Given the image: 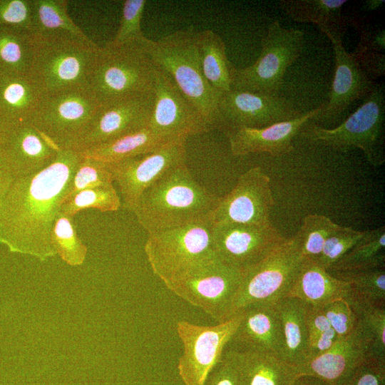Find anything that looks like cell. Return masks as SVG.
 Instances as JSON below:
<instances>
[{"label":"cell","mask_w":385,"mask_h":385,"mask_svg":"<svg viewBox=\"0 0 385 385\" xmlns=\"http://www.w3.org/2000/svg\"><path fill=\"white\" fill-rule=\"evenodd\" d=\"M82 158L80 151L61 148L43 170L14 179L0 202L1 244L41 260L56 255L52 226Z\"/></svg>","instance_id":"cell-1"},{"label":"cell","mask_w":385,"mask_h":385,"mask_svg":"<svg viewBox=\"0 0 385 385\" xmlns=\"http://www.w3.org/2000/svg\"><path fill=\"white\" fill-rule=\"evenodd\" d=\"M220 199L195 181L185 160L146 188L132 212L150 235L210 217Z\"/></svg>","instance_id":"cell-2"},{"label":"cell","mask_w":385,"mask_h":385,"mask_svg":"<svg viewBox=\"0 0 385 385\" xmlns=\"http://www.w3.org/2000/svg\"><path fill=\"white\" fill-rule=\"evenodd\" d=\"M30 76L43 95L88 87L100 47L66 33L32 34Z\"/></svg>","instance_id":"cell-3"},{"label":"cell","mask_w":385,"mask_h":385,"mask_svg":"<svg viewBox=\"0 0 385 385\" xmlns=\"http://www.w3.org/2000/svg\"><path fill=\"white\" fill-rule=\"evenodd\" d=\"M384 120V84L376 83L361 106L337 127L324 128L308 121L298 136L338 152L360 148L367 161L377 167L385 162Z\"/></svg>","instance_id":"cell-4"},{"label":"cell","mask_w":385,"mask_h":385,"mask_svg":"<svg viewBox=\"0 0 385 385\" xmlns=\"http://www.w3.org/2000/svg\"><path fill=\"white\" fill-rule=\"evenodd\" d=\"M197 30L190 26L158 40L148 38L146 48L153 63L167 73L183 95L213 128V118L220 93L206 81L197 46Z\"/></svg>","instance_id":"cell-5"},{"label":"cell","mask_w":385,"mask_h":385,"mask_svg":"<svg viewBox=\"0 0 385 385\" xmlns=\"http://www.w3.org/2000/svg\"><path fill=\"white\" fill-rule=\"evenodd\" d=\"M147 40L100 47L88 82L100 104L153 91L155 65L146 48Z\"/></svg>","instance_id":"cell-6"},{"label":"cell","mask_w":385,"mask_h":385,"mask_svg":"<svg viewBox=\"0 0 385 385\" xmlns=\"http://www.w3.org/2000/svg\"><path fill=\"white\" fill-rule=\"evenodd\" d=\"M241 277L242 270L223 262L212 252L190 263L164 284L222 323L232 317V302Z\"/></svg>","instance_id":"cell-7"},{"label":"cell","mask_w":385,"mask_h":385,"mask_svg":"<svg viewBox=\"0 0 385 385\" xmlns=\"http://www.w3.org/2000/svg\"><path fill=\"white\" fill-rule=\"evenodd\" d=\"M304 258L294 235L260 262L242 270V277L231 306L233 317L245 307L276 302L287 297Z\"/></svg>","instance_id":"cell-8"},{"label":"cell","mask_w":385,"mask_h":385,"mask_svg":"<svg viewBox=\"0 0 385 385\" xmlns=\"http://www.w3.org/2000/svg\"><path fill=\"white\" fill-rule=\"evenodd\" d=\"M304 34L272 22L262 39L257 61L243 68H235L231 89L250 93L279 94L287 69L300 56Z\"/></svg>","instance_id":"cell-9"},{"label":"cell","mask_w":385,"mask_h":385,"mask_svg":"<svg viewBox=\"0 0 385 385\" xmlns=\"http://www.w3.org/2000/svg\"><path fill=\"white\" fill-rule=\"evenodd\" d=\"M99 106L88 87L43 95L30 121L60 149H72Z\"/></svg>","instance_id":"cell-10"},{"label":"cell","mask_w":385,"mask_h":385,"mask_svg":"<svg viewBox=\"0 0 385 385\" xmlns=\"http://www.w3.org/2000/svg\"><path fill=\"white\" fill-rule=\"evenodd\" d=\"M242 316L240 311L225 322L212 326L178 322L177 333L183 346L178 370L184 385H206L210 375L221 362Z\"/></svg>","instance_id":"cell-11"},{"label":"cell","mask_w":385,"mask_h":385,"mask_svg":"<svg viewBox=\"0 0 385 385\" xmlns=\"http://www.w3.org/2000/svg\"><path fill=\"white\" fill-rule=\"evenodd\" d=\"M210 217L150 234L144 251L153 274L163 283L190 263L212 252Z\"/></svg>","instance_id":"cell-12"},{"label":"cell","mask_w":385,"mask_h":385,"mask_svg":"<svg viewBox=\"0 0 385 385\" xmlns=\"http://www.w3.org/2000/svg\"><path fill=\"white\" fill-rule=\"evenodd\" d=\"M302 115L279 94L230 89L220 94L215 111L213 128L222 133L241 128H262Z\"/></svg>","instance_id":"cell-13"},{"label":"cell","mask_w":385,"mask_h":385,"mask_svg":"<svg viewBox=\"0 0 385 385\" xmlns=\"http://www.w3.org/2000/svg\"><path fill=\"white\" fill-rule=\"evenodd\" d=\"M287 239L271 222L212 223V250L223 262L244 270L266 258Z\"/></svg>","instance_id":"cell-14"},{"label":"cell","mask_w":385,"mask_h":385,"mask_svg":"<svg viewBox=\"0 0 385 385\" xmlns=\"http://www.w3.org/2000/svg\"><path fill=\"white\" fill-rule=\"evenodd\" d=\"M185 139L171 140L147 154L106 163L119 188L125 209L132 212L146 188L168 169L185 160Z\"/></svg>","instance_id":"cell-15"},{"label":"cell","mask_w":385,"mask_h":385,"mask_svg":"<svg viewBox=\"0 0 385 385\" xmlns=\"http://www.w3.org/2000/svg\"><path fill=\"white\" fill-rule=\"evenodd\" d=\"M153 106V91L100 104L89 126L72 149L82 152L148 127Z\"/></svg>","instance_id":"cell-16"},{"label":"cell","mask_w":385,"mask_h":385,"mask_svg":"<svg viewBox=\"0 0 385 385\" xmlns=\"http://www.w3.org/2000/svg\"><path fill=\"white\" fill-rule=\"evenodd\" d=\"M153 91L154 106L148 127L155 133L178 139L212 129L169 75L155 65Z\"/></svg>","instance_id":"cell-17"},{"label":"cell","mask_w":385,"mask_h":385,"mask_svg":"<svg viewBox=\"0 0 385 385\" xmlns=\"http://www.w3.org/2000/svg\"><path fill=\"white\" fill-rule=\"evenodd\" d=\"M274 205L270 179L261 167L242 173L232 190L220 199L210 214L212 223L266 224Z\"/></svg>","instance_id":"cell-18"},{"label":"cell","mask_w":385,"mask_h":385,"mask_svg":"<svg viewBox=\"0 0 385 385\" xmlns=\"http://www.w3.org/2000/svg\"><path fill=\"white\" fill-rule=\"evenodd\" d=\"M59 150L30 120L13 125L0 135V151L14 178L43 170L53 162Z\"/></svg>","instance_id":"cell-19"},{"label":"cell","mask_w":385,"mask_h":385,"mask_svg":"<svg viewBox=\"0 0 385 385\" xmlns=\"http://www.w3.org/2000/svg\"><path fill=\"white\" fill-rule=\"evenodd\" d=\"M335 57L334 76L329 100L311 120L320 125L334 124L357 100L364 99L376 82L371 80L356 65L343 41L330 39Z\"/></svg>","instance_id":"cell-20"},{"label":"cell","mask_w":385,"mask_h":385,"mask_svg":"<svg viewBox=\"0 0 385 385\" xmlns=\"http://www.w3.org/2000/svg\"><path fill=\"white\" fill-rule=\"evenodd\" d=\"M240 311L242 319L227 344L229 349L270 353L285 361L284 339L277 302L254 304Z\"/></svg>","instance_id":"cell-21"},{"label":"cell","mask_w":385,"mask_h":385,"mask_svg":"<svg viewBox=\"0 0 385 385\" xmlns=\"http://www.w3.org/2000/svg\"><path fill=\"white\" fill-rule=\"evenodd\" d=\"M323 105L300 117L262 128H241L223 133L234 156L267 153L272 157L287 155L294 150V141L302 128L314 118Z\"/></svg>","instance_id":"cell-22"},{"label":"cell","mask_w":385,"mask_h":385,"mask_svg":"<svg viewBox=\"0 0 385 385\" xmlns=\"http://www.w3.org/2000/svg\"><path fill=\"white\" fill-rule=\"evenodd\" d=\"M369 344L356 324L349 335L339 338L322 354L298 369L301 376L316 377L327 385H342L369 359Z\"/></svg>","instance_id":"cell-23"},{"label":"cell","mask_w":385,"mask_h":385,"mask_svg":"<svg viewBox=\"0 0 385 385\" xmlns=\"http://www.w3.org/2000/svg\"><path fill=\"white\" fill-rule=\"evenodd\" d=\"M225 351L235 367L239 385H294L301 376L297 367L272 354Z\"/></svg>","instance_id":"cell-24"},{"label":"cell","mask_w":385,"mask_h":385,"mask_svg":"<svg viewBox=\"0 0 385 385\" xmlns=\"http://www.w3.org/2000/svg\"><path fill=\"white\" fill-rule=\"evenodd\" d=\"M42 96L30 76L0 74V135L16 123L30 120Z\"/></svg>","instance_id":"cell-25"},{"label":"cell","mask_w":385,"mask_h":385,"mask_svg":"<svg viewBox=\"0 0 385 385\" xmlns=\"http://www.w3.org/2000/svg\"><path fill=\"white\" fill-rule=\"evenodd\" d=\"M350 290L349 283L332 277L314 261L304 259L287 297L321 307L334 299H346Z\"/></svg>","instance_id":"cell-26"},{"label":"cell","mask_w":385,"mask_h":385,"mask_svg":"<svg viewBox=\"0 0 385 385\" xmlns=\"http://www.w3.org/2000/svg\"><path fill=\"white\" fill-rule=\"evenodd\" d=\"M346 2V0H281L279 4L294 21L315 24L329 39L343 41L348 23L342 8Z\"/></svg>","instance_id":"cell-27"},{"label":"cell","mask_w":385,"mask_h":385,"mask_svg":"<svg viewBox=\"0 0 385 385\" xmlns=\"http://www.w3.org/2000/svg\"><path fill=\"white\" fill-rule=\"evenodd\" d=\"M276 302L282 325L285 361L299 369L306 364L308 357L307 304L292 297H285Z\"/></svg>","instance_id":"cell-28"},{"label":"cell","mask_w":385,"mask_h":385,"mask_svg":"<svg viewBox=\"0 0 385 385\" xmlns=\"http://www.w3.org/2000/svg\"><path fill=\"white\" fill-rule=\"evenodd\" d=\"M197 46L202 71L207 83L220 94L230 91L235 67L228 60L222 37L210 29L197 31Z\"/></svg>","instance_id":"cell-29"},{"label":"cell","mask_w":385,"mask_h":385,"mask_svg":"<svg viewBox=\"0 0 385 385\" xmlns=\"http://www.w3.org/2000/svg\"><path fill=\"white\" fill-rule=\"evenodd\" d=\"M173 140L148 126L81 153L83 157L110 163L149 153Z\"/></svg>","instance_id":"cell-30"},{"label":"cell","mask_w":385,"mask_h":385,"mask_svg":"<svg viewBox=\"0 0 385 385\" xmlns=\"http://www.w3.org/2000/svg\"><path fill=\"white\" fill-rule=\"evenodd\" d=\"M384 248V226L366 230L362 238L327 271H361L385 267Z\"/></svg>","instance_id":"cell-31"},{"label":"cell","mask_w":385,"mask_h":385,"mask_svg":"<svg viewBox=\"0 0 385 385\" xmlns=\"http://www.w3.org/2000/svg\"><path fill=\"white\" fill-rule=\"evenodd\" d=\"M32 57V33L0 26V74L30 76Z\"/></svg>","instance_id":"cell-32"},{"label":"cell","mask_w":385,"mask_h":385,"mask_svg":"<svg viewBox=\"0 0 385 385\" xmlns=\"http://www.w3.org/2000/svg\"><path fill=\"white\" fill-rule=\"evenodd\" d=\"M32 34L66 33L86 41H91L75 24L68 13V1L31 0Z\"/></svg>","instance_id":"cell-33"},{"label":"cell","mask_w":385,"mask_h":385,"mask_svg":"<svg viewBox=\"0 0 385 385\" xmlns=\"http://www.w3.org/2000/svg\"><path fill=\"white\" fill-rule=\"evenodd\" d=\"M361 329L370 346L369 360L385 364V307L374 306L347 297Z\"/></svg>","instance_id":"cell-34"},{"label":"cell","mask_w":385,"mask_h":385,"mask_svg":"<svg viewBox=\"0 0 385 385\" xmlns=\"http://www.w3.org/2000/svg\"><path fill=\"white\" fill-rule=\"evenodd\" d=\"M329 273L349 283L351 290L348 296L374 306L385 307V267Z\"/></svg>","instance_id":"cell-35"},{"label":"cell","mask_w":385,"mask_h":385,"mask_svg":"<svg viewBox=\"0 0 385 385\" xmlns=\"http://www.w3.org/2000/svg\"><path fill=\"white\" fill-rule=\"evenodd\" d=\"M51 240L56 255L67 264L76 266L83 262L87 247L77 234L72 216L60 211L52 226Z\"/></svg>","instance_id":"cell-36"},{"label":"cell","mask_w":385,"mask_h":385,"mask_svg":"<svg viewBox=\"0 0 385 385\" xmlns=\"http://www.w3.org/2000/svg\"><path fill=\"white\" fill-rule=\"evenodd\" d=\"M342 227L323 215H307L300 230L295 235L303 258L315 261L326 240Z\"/></svg>","instance_id":"cell-37"},{"label":"cell","mask_w":385,"mask_h":385,"mask_svg":"<svg viewBox=\"0 0 385 385\" xmlns=\"http://www.w3.org/2000/svg\"><path fill=\"white\" fill-rule=\"evenodd\" d=\"M120 206V198L114 186L111 185L79 191L63 201L61 212L73 217L79 211L88 208L97 209L101 212H113Z\"/></svg>","instance_id":"cell-38"},{"label":"cell","mask_w":385,"mask_h":385,"mask_svg":"<svg viewBox=\"0 0 385 385\" xmlns=\"http://www.w3.org/2000/svg\"><path fill=\"white\" fill-rule=\"evenodd\" d=\"M113 182L112 174L106 163L83 156L76 168L69 192L65 200L86 189L113 185Z\"/></svg>","instance_id":"cell-39"},{"label":"cell","mask_w":385,"mask_h":385,"mask_svg":"<svg viewBox=\"0 0 385 385\" xmlns=\"http://www.w3.org/2000/svg\"><path fill=\"white\" fill-rule=\"evenodd\" d=\"M145 0H126L122 9V15L117 34L109 42L120 46L143 41L147 37L141 29V19L146 4Z\"/></svg>","instance_id":"cell-40"},{"label":"cell","mask_w":385,"mask_h":385,"mask_svg":"<svg viewBox=\"0 0 385 385\" xmlns=\"http://www.w3.org/2000/svg\"><path fill=\"white\" fill-rule=\"evenodd\" d=\"M364 235V231L342 226L326 240L321 253L314 262L327 270L351 250Z\"/></svg>","instance_id":"cell-41"},{"label":"cell","mask_w":385,"mask_h":385,"mask_svg":"<svg viewBox=\"0 0 385 385\" xmlns=\"http://www.w3.org/2000/svg\"><path fill=\"white\" fill-rule=\"evenodd\" d=\"M320 308L339 338L349 335L355 329L356 315L345 299H334Z\"/></svg>","instance_id":"cell-42"},{"label":"cell","mask_w":385,"mask_h":385,"mask_svg":"<svg viewBox=\"0 0 385 385\" xmlns=\"http://www.w3.org/2000/svg\"><path fill=\"white\" fill-rule=\"evenodd\" d=\"M31 0H0V26H9L32 32Z\"/></svg>","instance_id":"cell-43"},{"label":"cell","mask_w":385,"mask_h":385,"mask_svg":"<svg viewBox=\"0 0 385 385\" xmlns=\"http://www.w3.org/2000/svg\"><path fill=\"white\" fill-rule=\"evenodd\" d=\"M347 23L355 28L359 34V42L355 49L385 53V31L383 27L372 25L364 18L359 16L347 17Z\"/></svg>","instance_id":"cell-44"},{"label":"cell","mask_w":385,"mask_h":385,"mask_svg":"<svg viewBox=\"0 0 385 385\" xmlns=\"http://www.w3.org/2000/svg\"><path fill=\"white\" fill-rule=\"evenodd\" d=\"M350 55L359 68L369 78L376 80L385 74V53L354 49Z\"/></svg>","instance_id":"cell-45"},{"label":"cell","mask_w":385,"mask_h":385,"mask_svg":"<svg viewBox=\"0 0 385 385\" xmlns=\"http://www.w3.org/2000/svg\"><path fill=\"white\" fill-rule=\"evenodd\" d=\"M342 385H385V364L368 360Z\"/></svg>","instance_id":"cell-46"},{"label":"cell","mask_w":385,"mask_h":385,"mask_svg":"<svg viewBox=\"0 0 385 385\" xmlns=\"http://www.w3.org/2000/svg\"><path fill=\"white\" fill-rule=\"evenodd\" d=\"M206 385H239L235 367L225 351L221 362L210 375Z\"/></svg>","instance_id":"cell-47"},{"label":"cell","mask_w":385,"mask_h":385,"mask_svg":"<svg viewBox=\"0 0 385 385\" xmlns=\"http://www.w3.org/2000/svg\"><path fill=\"white\" fill-rule=\"evenodd\" d=\"M14 179L10 168L0 151V202Z\"/></svg>","instance_id":"cell-48"},{"label":"cell","mask_w":385,"mask_h":385,"mask_svg":"<svg viewBox=\"0 0 385 385\" xmlns=\"http://www.w3.org/2000/svg\"><path fill=\"white\" fill-rule=\"evenodd\" d=\"M294 385H327L320 379L310 376H300Z\"/></svg>","instance_id":"cell-49"},{"label":"cell","mask_w":385,"mask_h":385,"mask_svg":"<svg viewBox=\"0 0 385 385\" xmlns=\"http://www.w3.org/2000/svg\"><path fill=\"white\" fill-rule=\"evenodd\" d=\"M384 2V0H368L364 2L362 9L365 11H372L376 10Z\"/></svg>","instance_id":"cell-50"}]
</instances>
